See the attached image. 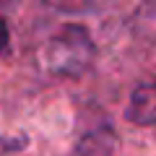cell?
<instances>
[{"label":"cell","instance_id":"6da1fadb","mask_svg":"<svg viewBox=\"0 0 156 156\" xmlns=\"http://www.w3.org/2000/svg\"><path fill=\"white\" fill-rule=\"evenodd\" d=\"M96 47L81 23H65L44 44V65L57 76H81L94 62Z\"/></svg>","mask_w":156,"mask_h":156},{"label":"cell","instance_id":"7a4b0ae2","mask_svg":"<svg viewBox=\"0 0 156 156\" xmlns=\"http://www.w3.org/2000/svg\"><path fill=\"white\" fill-rule=\"evenodd\" d=\"M125 117H128V122L138 125V128L156 125V81H146L130 94Z\"/></svg>","mask_w":156,"mask_h":156},{"label":"cell","instance_id":"3957f363","mask_svg":"<svg viewBox=\"0 0 156 156\" xmlns=\"http://www.w3.org/2000/svg\"><path fill=\"white\" fill-rule=\"evenodd\" d=\"M117 148V135L112 128L89 130L83 138L70 148L68 156H112Z\"/></svg>","mask_w":156,"mask_h":156},{"label":"cell","instance_id":"277c9868","mask_svg":"<svg viewBox=\"0 0 156 156\" xmlns=\"http://www.w3.org/2000/svg\"><path fill=\"white\" fill-rule=\"evenodd\" d=\"M5 44H8V26H5V21L0 18V52L5 50Z\"/></svg>","mask_w":156,"mask_h":156}]
</instances>
